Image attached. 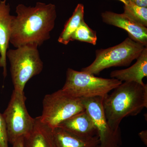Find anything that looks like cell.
I'll return each instance as SVG.
<instances>
[{"label": "cell", "instance_id": "cell-21", "mask_svg": "<svg viewBox=\"0 0 147 147\" xmlns=\"http://www.w3.org/2000/svg\"><path fill=\"white\" fill-rule=\"evenodd\" d=\"M12 145V147H24V138H20L14 142Z\"/></svg>", "mask_w": 147, "mask_h": 147}, {"label": "cell", "instance_id": "cell-22", "mask_svg": "<svg viewBox=\"0 0 147 147\" xmlns=\"http://www.w3.org/2000/svg\"><path fill=\"white\" fill-rule=\"evenodd\" d=\"M117 1H120L121 2L123 3L124 5H126L127 4V3L126 2L125 0H117Z\"/></svg>", "mask_w": 147, "mask_h": 147}, {"label": "cell", "instance_id": "cell-23", "mask_svg": "<svg viewBox=\"0 0 147 147\" xmlns=\"http://www.w3.org/2000/svg\"><path fill=\"white\" fill-rule=\"evenodd\" d=\"M98 147H101V146H100H100H99Z\"/></svg>", "mask_w": 147, "mask_h": 147}, {"label": "cell", "instance_id": "cell-15", "mask_svg": "<svg viewBox=\"0 0 147 147\" xmlns=\"http://www.w3.org/2000/svg\"><path fill=\"white\" fill-rule=\"evenodd\" d=\"M84 7L79 3L74 11L73 14L67 21L64 28L58 38L60 43L67 45L71 41V37L82 21H84Z\"/></svg>", "mask_w": 147, "mask_h": 147}, {"label": "cell", "instance_id": "cell-1", "mask_svg": "<svg viewBox=\"0 0 147 147\" xmlns=\"http://www.w3.org/2000/svg\"><path fill=\"white\" fill-rule=\"evenodd\" d=\"M16 13L10 24L9 42L13 47H38L50 39L57 17L55 5L38 2L34 7H27L20 4L16 6Z\"/></svg>", "mask_w": 147, "mask_h": 147}, {"label": "cell", "instance_id": "cell-9", "mask_svg": "<svg viewBox=\"0 0 147 147\" xmlns=\"http://www.w3.org/2000/svg\"><path fill=\"white\" fill-rule=\"evenodd\" d=\"M101 17L104 23L123 29L128 33L129 37L147 47V27L138 24L123 13L105 11L101 13Z\"/></svg>", "mask_w": 147, "mask_h": 147}, {"label": "cell", "instance_id": "cell-16", "mask_svg": "<svg viewBox=\"0 0 147 147\" xmlns=\"http://www.w3.org/2000/svg\"><path fill=\"white\" fill-rule=\"evenodd\" d=\"M123 13L140 25L147 27V7L139 6L131 3L124 5Z\"/></svg>", "mask_w": 147, "mask_h": 147}, {"label": "cell", "instance_id": "cell-17", "mask_svg": "<svg viewBox=\"0 0 147 147\" xmlns=\"http://www.w3.org/2000/svg\"><path fill=\"white\" fill-rule=\"evenodd\" d=\"M75 40L96 45L97 40L96 32L90 28L84 20L71 37V41Z\"/></svg>", "mask_w": 147, "mask_h": 147}, {"label": "cell", "instance_id": "cell-3", "mask_svg": "<svg viewBox=\"0 0 147 147\" xmlns=\"http://www.w3.org/2000/svg\"><path fill=\"white\" fill-rule=\"evenodd\" d=\"M38 46L28 45L9 49L6 53L14 90L24 92L27 82L39 74L43 68Z\"/></svg>", "mask_w": 147, "mask_h": 147}, {"label": "cell", "instance_id": "cell-8", "mask_svg": "<svg viewBox=\"0 0 147 147\" xmlns=\"http://www.w3.org/2000/svg\"><path fill=\"white\" fill-rule=\"evenodd\" d=\"M102 98L95 97L82 99L85 110L94 124L100 141V146L120 147L121 144V131L110 128L105 117Z\"/></svg>", "mask_w": 147, "mask_h": 147}, {"label": "cell", "instance_id": "cell-13", "mask_svg": "<svg viewBox=\"0 0 147 147\" xmlns=\"http://www.w3.org/2000/svg\"><path fill=\"white\" fill-rule=\"evenodd\" d=\"M52 135L55 147H98L100 145L98 136L82 138L59 127L52 129Z\"/></svg>", "mask_w": 147, "mask_h": 147}, {"label": "cell", "instance_id": "cell-12", "mask_svg": "<svg viewBox=\"0 0 147 147\" xmlns=\"http://www.w3.org/2000/svg\"><path fill=\"white\" fill-rule=\"evenodd\" d=\"M110 77L121 82H134L144 85L143 79L147 76V48L137 59V61L130 67L125 69L116 70L110 73Z\"/></svg>", "mask_w": 147, "mask_h": 147}, {"label": "cell", "instance_id": "cell-6", "mask_svg": "<svg viewBox=\"0 0 147 147\" xmlns=\"http://www.w3.org/2000/svg\"><path fill=\"white\" fill-rule=\"evenodd\" d=\"M84 110L82 99L72 96L61 89L44 96L42 115L38 118L42 123L53 129L64 121Z\"/></svg>", "mask_w": 147, "mask_h": 147}, {"label": "cell", "instance_id": "cell-4", "mask_svg": "<svg viewBox=\"0 0 147 147\" xmlns=\"http://www.w3.org/2000/svg\"><path fill=\"white\" fill-rule=\"evenodd\" d=\"M122 83L114 78L96 77L84 71L68 68L65 84L61 89L68 94L81 99L103 98Z\"/></svg>", "mask_w": 147, "mask_h": 147}, {"label": "cell", "instance_id": "cell-5", "mask_svg": "<svg viewBox=\"0 0 147 147\" xmlns=\"http://www.w3.org/2000/svg\"><path fill=\"white\" fill-rule=\"evenodd\" d=\"M145 47L130 38H127L115 46L96 50L94 61L87 67L82 68L81 71L97 75L109 67L128 66L139 57Z\"/></svg>", "mask_w": 147, "mask_h": 147}, {"label": "cell", "instance_id": "cell-14", "mask_svg": "<svg viewBox=\"0 0 147 147\" xmlns=\"http://www.w3.org/2000/svg\"><path fill=\"white\" fill-rule=\"evenodd\" d=\"M33 128L24 138V147H55L52 129L35 118Z\"/></svg>", "mask_w": 147, "mask_h": 147}, {"label": "cell", "instance_id": "cell-10", "mask_svg": "<svg viewBox=\"0 0 147 147\" xmlns=\"http://www.w3.org/2000/svg\"><path fill=\"white\" fill-rule=\"evenodd\" d=\"M58 127L82 138L98 136L93 122L86 110L64 121Z\"/></svg>", "mask_w": 147, "mask_h": 147}, {"label": "cell", "instance_id": "cell-20", "mask_svg": "<svg viewBox=\"0 0 147 147\" xmlns=\"http://www.w3.org/2000/svg\"><path fill=\"white\" fill-rule=\"evenodd\" d=\"M139 136L143 143L147 146V131L144 130L141 131L139 134Z\"/></svg>", "mask_w": 147, "mask_h": 147}, {"label": "cell", "instance_id": "cell-11", "mask_svg": "<svg viewBox=\"0 0 147 147\" xmlns=\"http://www.w3.org/2000/svg\"><path fill=\"white\" fill-rule=\"evenodd\" d=\"M6 1H0V67L3 69L4 78L7 75L6 53L9 45L12 16L10 13V5L6 3Z\"/></svg>", "mask_w": 147, "mask_h": 147}, {"label": "cell", "instance_id": "cell-19", "mask_svg": "<svg viewBox=\"0 0 147 147\" xmlns=\"http://www.w3.org/2000/svg\"><path fill=\"white\" fill-rule=\"evenodd\" d=\"M126 2L131 3L139 6L147 7V0H125Z\"/></svg>", "mask_w": 147, "mask_h": 147}, {"label": "cell", "instance_id": "cell-18", "mask_svg": "<svg viewBox=\"0 0 147 147\" xmlns=\"http://www.w3.org/2000/svg\"><path fill=\"white\" fill-rule=\"evenodd\" d=\"M8 143L5 121L0 113V147H9Z\"/></svg>", "mask_w": 147, "mask_h": 147}, {"label": "cell", "instance_id": "cell-2", "mask_svg": "<svg viewBox=\"0 0 147 147\" xmlns=\"http://www.w3.org/2000/svg\"><path fill=\"white\" fill-rule=\"evenodd\" d=\"M106 119L112 130L120 131L124 118L139 115L147 108V85L124 82L102 98Z\"/></svg>", "mask_w": 147, "mask_h": 147}, {"label": "cell", "instance_id": "cell-7", "mask_svg": "<svg viewBox=\"0 0 147 147\" xmlns=\"http://www.w3.org/2000/svg\"><path fill=\"white\" fill-rule=\"evenodd\" d=\"M24 92L13 89L7 108L3 114L6 125L9 143L13 144L17 139L30 133L35 118L29 115L26 105Z\"/></svg>", "mask_w": 147, "mask_h": 147}]
</instances>
